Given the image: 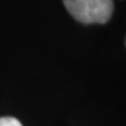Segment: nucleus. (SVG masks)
<instances>
[{
    "label": "nucleus",
    "mask_w": 126,
    "mask_h": 126,
    "mask_svg": "<svg viewBox=\"0 0 126 126\" xmlns=\"http://www.w3.org/2000/svg\"><path fill=\"white\" fill-rule=\"evenodd\" d=\"M67 10L82 23H106L113 12V0H63Z\"/></svg>",
    "instance_id": "1"
},
{
    "label": "nucleus",
    "mask_w": 126,
    "mask_h": 126,
    "mask_svg": "<svg viewBox=\"0 0 126 126\" xmlns=\"http://www.w3.org/2000/svg\"><path fill=\"white\" fill-rule=\"evenodd\" d=\"M0 126H22V124L14 117H0Z\"/></svg>",
    "instance_id": "2"
}]
</instances>
